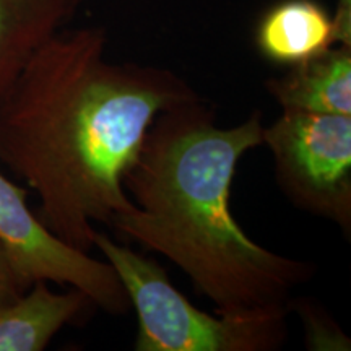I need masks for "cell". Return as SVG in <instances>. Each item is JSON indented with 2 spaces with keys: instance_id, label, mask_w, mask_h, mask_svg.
I'll use <instances>...</instances> for the list:
<instances>
[{
  "instance_id": "obj_6",
  "label": "cell",
  "mask_w": 351,
  "mask_h": 351,
  "mask_svg": "<svg viewBox=\"0 0 351 351\" xmlns=\"http://www.w3.org/2000/svg\"><path fill=\"white\" fill-rule=\"evenodd\" d=\"M254 43L265 60L295 67L337 44L351 46V33L317 0H278L258 19Z\"/></svg>"
},
{
  "instance_id": "obj_5",
  "label": "cell",
  "mask_w": 351,
  "mask_h": 351,
  "mask_svg": "<svg viewBox=\"0 0 351 351\" xmlns=\"http://www.w3.org/2000/svg\"><path fill=\"white\" fill-rule=\"evenodd\" d=\"M28 191L0 171V244L28 285L38 280L77 288L108 314L122 315L130 301L106 261L70 247L43 225L29 208Z\"/></svg>"
},
{
  "instance_id": "obj_8",
  "label": "cell",
  "mask_w": 351,
  "mask_h": 351,
  "mask_svg": "<svg viewBox=\"0 0 351 351\" xmlns=\"http://www.w3.org/2000/svg\"><path fill=\"white\" fill-rule=\"evenodd\" d=\"M95 306L85 293H56L38 280L19 298L0 307V351H43L67 324Z\"/></svg>"
},
{
  "instance_id": "obj_10",
  "label": "cell",
  "mask_w": 351,
  "mask_h": 351,
  "mask_svg": "<svg viewBox=\"0 0 351 351\" xmlns=\"http://www.w3.org/2000/svg\"><path fill=\"white\" fill-rule=\"evenodd\" d=\"M25 289H28V285L21 280L7 251L0 244V307L19 298Z\"/></svg>"
},
{
  "instance_id": "obj_1",
  "label": "cell",
  "mask_w": 351,
  "mask_h": 351,
  "mask_svg": "<svg viewBox=\"0 0 351 351\" xmlns=\"http://www.w3.org/2000/svg\"><path fill=\"white\" fill-rule=\"evenodd\" d=\"M104 51L103 28L64 29L0 106V165L36 192L43 225L88 254L93 223L134 207L124 176L158 114L200 98L173 70L109 62Z\"/></svg>"
},
{
  "instance_id": "obj_2",
  "label": "cell",
  "mask_w": 351,
  "mask_h": 351,
  "mask_svg": "<svg viewBox=\"0 0 351 351\" xmlns=\"http://www.w3.org/2000/svg\"><path fill=\"white\" fill-rule=\"evenodd\" d=\"M262 130L258 109L219 127L202 98L158 114L124 176L134 207L106 225L179 267L217 314L289 313L293 291L317 274L313 262L258 245L232 217L236 169L261 147Z\"/></svg>"
},
{
  "instance_id": "obj_7",
  "label": "cell",
  "mask_w": 351,
  "mask_h": 351,
  "mask_svg": "<svg viewBox=\"0 0 351 351\" xmlns=\"http://www.w3.org/2000/svg\"><path fill=\"white\" fill-rule=\"evenodd\" d=\"M85 0H0V106L44 44L72 23Z\"/></svg>"
},
{
  "instance_id": "obj_4",
  "label": "cell",
  "mask_w": 351,
  "mask_h": 351,
  "mask_svg": "<svg viewBox=\"0 0 351 351\" xmlns=\"http://www.w3.org/2000/svg\"><path fill=\"white\" fill-rule=\"evenodd\" d=\"M262 143L274 156L275 181L302 212L351 232V116L282 109Z\"/></svg>"
},
{
  "instance_id": "obj_9",
  "label": "cell",
  "mask_w": 351,
  "mask_h": 351,
  "mask_svg": "<svg viewBox=\"0 0 351 351\" xmlns=\"http://www.w3.org/2000/svg\"><path fill=\"white\" fill-rule=\"evenodd\" d=\"M282 109L351 116V46L337 44L314 59L265 82Z\"/></svg>"
},
{
  "instance_id": "obj_3",
  "label": "cell",
  "mask_w": 351,
  "mask_h": 351,
  "mask_svg": "<svg viewBox=\"0 0 351 351\" xmlns=\"http://www.w3.org/2000/svg\"><path fill=\"white\" fill-rule=\"evenodd\" d=\"M95 249L119 276L137 313V351H274L288 337V313L208 314L171 283L153 257L96 231Z\"/></svg>"
}]
</instances>
